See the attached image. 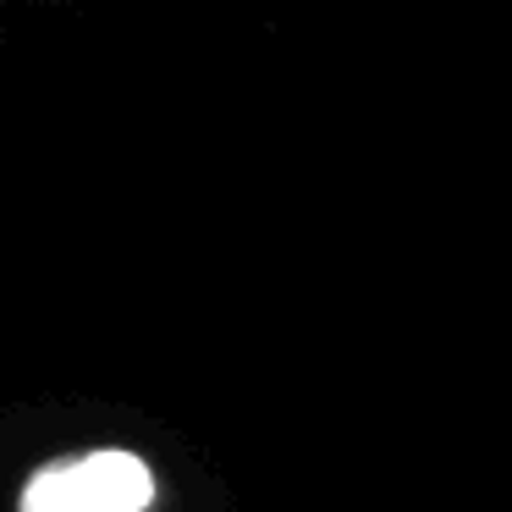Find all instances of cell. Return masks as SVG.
I'll list each match as a JSON object with an SVG mask.
<instances>
[{"label":"cell","mask_w":512,"mask_h":512,"mask_svg":"<svg viewBox=\"0 0 512 512\" xmlns=\"http://www.w3.org/2000/svg\"><path fill=\"white\" fill-rule=\"evenodd\" d=\"M155 490L160 485L138 452L100 446V452L45 463L23 485L17 512H149Z\"/></svg>","instance_id":"1"}]
</instances>
